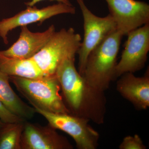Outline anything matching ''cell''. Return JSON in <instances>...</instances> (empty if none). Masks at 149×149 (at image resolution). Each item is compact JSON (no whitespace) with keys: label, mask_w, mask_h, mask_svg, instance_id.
Segmentation results:
<instances>
[{"label":"cell","mask_w":149,"mask_h":149,"mask_svg":"<svg viewBox=\"0 0 149 149\" xmlns=\"http://www.w3.org/2000/svg\"><path fill=\"white\" fill-rule=\"evenodd\" d=\"M75 57L65 58L56 70L65 103L71 114L102 124L106 111L104 92L93 88L79 73Z\"/></svg>","instance_id":"1"},{"label":"cell","mask_w":149,"mask_h":149,"mask_svg":"<svg viewBox=\"0 0 149 149\" xmlns=\"http://www.w3.org/2000/svg\"><path fill=\"white\" fill-rule=\"evenodd\" d=\"M123 36L117 30L107 37L88 56L82 76L91 86L104 92L115 80L117 57Z\"/></svg>","instance_id":"2"},{"label":"cell","mask_w":149,"mask_h":149,"mask_svg":"<svg viewBox=\"0 0 149 149\" xmlns=\"http://www.w3.org/2000/svg\"><path fill=\"white\" fill-rule=\"evenodd\" d=\"M10 81L35 109L55 113L71 114L60 94L56 74L37 79L9 76Z\"/></svg>","instance_id":"3"},{"label":"cell","mask_w":149,"mask_h":149,"mask_svg":"<svg viewBox=\"0 0 149 149\" xmlns=\"http://www.w3.org/2000/svg\"><path fill=\"white\" fill-rule=\"evenodd\" d=\"M82 39L72 27L55 32L42 49L32 58L45 76L55 74L56 70L64 58L75 56Z\"/></svg>","instance_id":"4"},{"label":"cell","mask_w":149,"mask_h":149,"mask_svg":"<svg viewBox=\"0 0 149 149\" xmlns=\"http://www.w3.org/2000/svg\"><path fill=\"white\" fill-rule=\"evenodd\" d=\"M83 15L84 37L77 52L78 72L82 75L88 56L107 37L116 30V24L110 15L100 17L93 13L84 0H76Z\"/></svg>","instance_id":"5"},{"label":"cell","mask_w":149,"mask_h":149,"mask_svg":"<svg viewBox=\"0 0 149 149\" xmlns=\"http://www.w3.org/2000/svg\"><path fill=\"white\" fill-rule=\"evenodd\" d=\"M48 123L56 130H61L71 136L79 149H96L98 145L99 133L84 118L68 113H55L35 109Z\"/></svg>","instance_id":"6"},{"label":"cell","mask_w":149,"mask_h":149,"mask_svg":"<svg viewBox=\"0 0 149 149\" xmlns=\"http://www.w3.org/2000/svg\"><path fill=\"white\" fill-rule=\"evenodd\" d=\"M120 60L117 63L115 78L127 72H137L143 68L149 51V23L127 35Z\"/></svg>","instance_id":"7"},{"label":"cell","mask_w":149,"mask_h":149,"mask_svg":"<svg viewBox=\"0 0 149 149\" xmlns=\"http://www.w3.org/2000/svg\"><path fill=\"white\" fill-rule=\"evenodd\" d=\"M109 14L123 36L149 23V5L137 0H105Z\"/></svg>","instance_id":"8"},{"label":"cell","mask_w":149,"mask_h":149,"mask_svg":"<svg viewBox=\"0 0 149 149\" xmlns=\"http://www.w3.org/2000/svg\"><path fill=\"white\" fill-rule=\"evenodd\" d=\"M75 12V8L73 6L61 3L40 9L35 6H27L26 9L14 16L3 19L0 21V37L4 44L7 45L8 33L17 27L38 22L42 24L47 19L56 15L63 14H74Z\"/></svg>","instance_id":"9"},{"label":"cell","mask_w":149,"mask_h":149,"mask_svg":"<svg viewBox=\"0 0 149 149\" xmlns=\"http://www.w3.org/2000/svg\"><path fill=\"white\" fill-rule=\"evenodd\" d=\"M56 129L48 124L24 122L22 134L21 149H72L73 146Z\"/></svg>","instance_id":"10"},{"label":"cell","mask_w":149,"mask_h":149,"mask_svg":"<svg viewBox=\"0 0 149 149\" xmlns=\"http://www.w3.org/2000/svg\"><path fill=\"white\" fill-rule=\"evenodd\" d=\"M16 42L7 49L0 51V53L9 57L31 58L42 49L56 31L53 24L43 32H32L27 26L21 27Z\"/></svg>","instance_id":"11"},{"label":"cell","mask_w":149,"mask_h":149,"mask_svg":"<svg viewBox=\"0 0 149 149\" xmlns=\"http://www.w3.org/2000/svg\"><path fill=\"white\" fill-rule=\"evenodd\" d=\"M119 77L116 83L118 92L137 109H147L149 107V68L142 77L127 72Z\"/></svg>","instance_id":"12"},{"label":"cell","mask_w":149,"mask_h":149,"mask_svg":"<svg viewBox=\"0 0 149 149\" xmlns=\"http://www.w3.org/2000/svg\"><path fill=\"white\" fill-rule=\"evenodd\" d=\"M0 100L11 112L24 121L31 119L36 112L13 90L8 75L0 70Z\"/></svg>","instance_id":"13"},{"label":"cell","mask_w":149,"mask_h":149,"mask_svg":"<svg viewBox=\"0 0 149 149\" xmlns=\"http://www.w3.org/2000/svg\"><path fill=\"white\" fill-rule=\"evenodd\" d=\"M0 70L9 76L37 79L45 76L32 58L9 57L0 53Z\"/></svg>","instance_id":"14"},{"label":"cell","mask_w":149,"mask_h":149,"mask_svg":"<svg viewBox=\"0 0 149 149\" xmlns=\"http://www.w3.org/2000/svg\"><path fill=\"white\" fill-rule=\"evenodd\" d=\"M24 122L4 123L0 129V149H21Z\"/></svg>","instance_id":"15"},{"label":"cell","mask_w":149,"mask_h":149,"mask_svg":"<svg viewBox=\"0 0 149 149\" xmlns=\"http://www.w3.org/2000/svg\"><path fill=\"white\" fill-rule=\"evenodd\" d=\"M120 149H146L143 141L139 135L127 136L123 139L119 146Z\"/></svg>","instance_id":"16"},{"label":"cell","mask_w":149,"mask_h":149,"mask_svg":"<svg viewBox=\"0 0 149 149\" xmlns=\"http://www.w3.org/2000/svg\"><path fill=\"white\" fill-rule=\"evenodd\" d=\"M0 120L3 123L24 122V120L11 112L0 100Z\"/></svg>","instance_id":"17"},{"label":"cell","mask_w":149,"mask_h":149,"mask_svg":"<svg viewBox=\"0 0 149 149\" xmlns=\"http://www.w3.org/2000/svg\"><path fill=\"white\" fill-rule=\"evenodd\" d=\"M43 1H45V0H31L30 1L25 3V4L27 6H35L37 3ZM48 1H56L58 3H63L65 4L68 5H72L69 0H48Z\"/></svg>","instance_id":"18"},{"label":"cell","mask_w":149,"mask_h":149,"mask_svg":"<svg viewBox=\"0 0 149 149\" xmlns=\"http://www.w3.org/2000/svg\"><path fill=\"white\" fill-rule=\"evenodd\" d=\"M4 124V123H3L1 120H0V129L3 127Z\"/></svg>","instance_id":"19"}]
</instances>
